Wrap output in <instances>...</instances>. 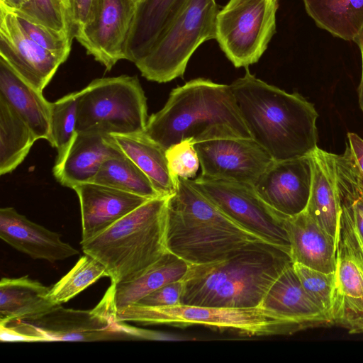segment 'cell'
Instances as JSON below:
<instances>
[{"label": "cell", "instance_id": "24", "mask_svg": "<svg viewBox=\"0 0 363 363\" xmlns=\"http://www.w3.org/2000/svg\"><path fill=\"white\" fill-rule=\"evenodd\" d=\"M0 98L30 128L37 140L50 141L51 103L0 57Z\"/></svg>", "mask_w": 363, "mask_h": 363}, {"label": "cell", "instance_id": "28", "mask_svg": "<svg viewBox=\"0 0 363 363\" xmlns=\"http://www.w3.org/2000/svg\"><path fill=\"white\" fill-rule=\"evenodd\" d=\"M308 16L320 28L352 40L363 26V0H303Z\"/></svg>", "mask_w": 363, "mask_h": 363}, {"label": "cell", "instance_id": "21", "mask_svg": "<svg viewBox=\"0 0 363 363\" xmlns=\"http://www.w3.org/2000/svg\"><path fill=\"white\" fill-rule=\"evenodd\" d=\"M284 224L293 263L327 273L335 271L337 241L306 211L286 218Z\"/></svg>", "mask_w": 363, "mask_h": 363}, {"label": "cell", "instance_id": "13", "mask_svg": "<svg viewBox=\"0 0 363 363\" xmlns=\"http://www.w3.org/2000/svg\"><path fill=\"white\" fill-rule=\"evenodd\" d=\"M201 176L254 185L274 161L252 138L220 136L194 143Z\"/></svg>", "mask_w": 363, "mask_h": 363}, {"label": "cell", "instance_id": "31", "mask_svg": "<svg viewBox=\"0 0 363 363\" xmlns=\"http://www.w3.org/2000/svg\"><path fill=\"white\" fill-rule=\"evenodd\" d=\"M102 277H108L105 266L84 253L75 265L50 287L48 298L55 306H61Z\"/></svg>", "mask_w": 363, "mask_h": 363}, {"label": "cell", "instance_id": "9", "mask_svg": "<svg viewBox=\"0 0 363 363\" xmlns=\"http://www.w3.org/2000/svg\"><path fill=\"white\" fill-rule=\"evenodd\" d=\"M216 0H189L148 53L135 65L150 81L166 83L183 77L199 45L216 39Z\"/></svg>", "mask_w": 363, "mask_h": 363}, {"label": "cell", "instance_id": "39", "mask_svg": "<svg viewBox=\"0 0 363 363\" xmlns=\"http://www.w3.org/2000/svg\"><path fill=\"white\" fill-rule=\"evenodd\" d=\"M345 152L363 182V139L354 133H349Z\"/></svg>", "mask_w": 363, "mask_h": 363}, {"label": "cell", "instance_id": "15", "mask_svg": "<svg viewBox=\"0 0 363 363\" xmlns=\"http://www.w3.org/2000/svg\"><path fill=\"white\" fill-rule=\"evenodd\" d=\"M0 57L30 85L42 92L60 65L62 57L35 43L16 16L0 6Z\"/></svg>", "mask_w": 363, "mask_h": 363}, {"label": "cell", "instance_id": "1", "mask_svg": "<svg viewBox=\"0 0 363 363\" xmlns=\"http://www.w3.org/2000/svg\"><path fill=\"white\" fill-rule=\"evenodd\" d=\"M230 86L252 138L274 161L306 156L318 147V114L301 95L257 78L248 67Z\"/></svg>", "mask_w": 363, "mask_h": 363}, {"label": "cell", "instance_id": "20", "mask_svg": "<svg viewBox=\"0 0 363 363\" xmlns=\"http://www.w3.org/2000/svg\"><path fill=\"white\" fill-rule=\"evenodd\" d=\"M260 306L298 324L303 330L333 325L304 291L293 264L274 281Z\"/></svg>", "mask_w": 363, "mask_h": 363}, {"label": "cell", "instance_id": "30", "mask_svg": "<svg viewBox=\"0 0 363 363\" xmlns=\"http://www.w3.org/2000/svg\"><path fill=\"white\" fill-rule=\"evenodd\" d=\"M91 182L147 199L162 196L146 174L124 153L106 160Z\"/></svg>", "mask_w": 363, "mask_h": 363}, {"label": "cell", "instance_id": "40", "mask_svg": "<svg viewBox=\"0 0 363 363\" xmlns=\"http://www.w3.org/2000/svg\"><path fill=\"white\" fill-rule=\"evenodd\" d=\"M359 47L362 55V76L357 89L358 101L361 110L363 111V26L352 40Z\"/></svg>", "mask_w": 363, "mask_h": 363}, {"label": "cell", "instance_id": "3", "mask_svg": "<svg viewBox=\"0 0 363 363\" xmlns=\"http://www.w3.org/2000/svg\"><path fill=\"white\" fill-rule=\"evenodd\" d=\"M145 134L165 150L187 138H252L230 85L205 78L172 89L164 107L147 120Z\"/></svg>", "mask_w": 363, "mask_h": 363}, {"label": "cell", "instance_id": "14", "mask_svg": "<svg viewBox=\"0 0 363 363\" xmlns=\"http://www.w3.org/2000/svg\"><path fill=\"white\" fill-rule=\"evenodd\" d=\"M135 4L134 0H99L93 20L74 36L87 54L108 71L125 60Z\"/></svg>", "mask_w": 363, "mask_h": 363}, {"label": "cell", "instance_id": "19", "mask_svg": "<svg viewBox=\"0 0 363 363\" xmlns=\"http://www.w3.org/2000/svg\"><path fill=\"white\" fill-rule=\"evenodd\" d=\"M123 153L112 135L96 131L77 132L63 162L53 167L62 186L91 182L103 163Z\"/></svg>", "mask_w": 363, "mask_h": 363}, {"label": "cell", "instance_id": "5", "mask_svg": "<svg viewBox=\"0 0 363 363\" xmlns=\"http://www.w3.org/2000/svg\"><path fill=\"white\" fill-rule=\"evenodd\" d=\"M168 198L149 199L101 233L80 242L84 253L105 266L111 284L137 279L167 252Z\"/></svg>", "mask_w": 363, "mask_h": 363}, {"label": "cell", "instance_id": "12", "mask_svg": "<svg viewBox=\"0 0 363 363\" xmlns=\"http://www.w3.org/2000/svg\"><path fill=\"white\" fill-rule=\"evenodd\" d=\"M340 210L332 320L350 333H363V239L349 214Z\"/></svg>", "mask_w": 363, "mask_h": 363}, {"label": "cell", "instance_id": "41", "mask_svg": "<svg viewBox=\"0 0 363 363\" xmlns=\"http://www.w3.org/2000/svg\"><path fill=\"white\" fill-rule=\"evenodd\" d=\"M28 0H0V6L9 11L20 9Z\"/></svg>", "mask_w": 363, "mask_h": 363}, {"label": "cell", "instance_id": "4", "mask_svg": "<svg viewBox=\"0 0 363 363\" xmlns=\"http://www.w3.org/2000/svg\"><path fill=\"white\" fill-rule=\"evenodd\" d=\"M261 240L224 214L189 179L177 177L176 191L167 204V251L189 265L202 264Z\"/></svg>", "mask_w": 363, "mask_h": 363}, {"label": "cell", "instance_id": "17", "mask_svg": "<svg viewBox=\"0 0 363 363\" xmlns=\"http://www.w3.org/2000/svg\"><path fill=\"white\" fill-rule=\"evenodd\" d=\"M82 216V240L101 233L151 199L108 186L86 182L74 186Z\"/></svg>", "mask_w": 363, "mask_h": 363}, {"label": "cell", "instance_id": "6", "mask_svg": "<svg viewBox=\"0 0 363 363\" xmlns=\"http://www.w3.org/2000/svg\"><path fill=\"white\" fill-rule=\"evenodd\" d=\"M119 322L186 328L206 327L245 337L291 335L303 330L298 324L261 306L224 308L178 304L147 307L133 304L115 311Z\"/></svg>", "mask_w": 363, "mask_h": 363}, {"label": "cell", "instance_id": "43", "mask_svg": "<svg viewBox=\"0 0 363 363\" xmlns=\"http://www.w3.org/2000/svg\"><path fill=\"white\" fill-rule=\"evenodd\" d=\"M134 1H135V2H138V1H140V0H134Z\"/></svg>", "mask_w": 363, "mask_h": 363}, {"label": "cell", "instance_id": "16", "mask_svg": "<svg viewBox=\"0 0 363 363\" xmlns=\"http://www.w3.org/2000/svg\"><path fill=\"white\" fill-rule=\"evenodd\" d=\"M313 164L311 154L273 161L253 185L259 197L284 218L306 209L311 193Z\"/></svg>", "mask_w": 363, "mask_h": 363}, {"label": "cell", "instance_id": "42", "mask_svg": "<svg viewBox=\"0 0 363 363\" xmlns=\"http://www.w3.org/2000/svg\"><path fill=\"white\" fill-rule=\"evenodd\" d=\"M60 1H61L64 4V5L65 6V7L67 10V12H68V0H60Z\"/></svg>", "mask_w": 363, "mask_h": 363}, {"label": "cell", "instance_id": "37", "mask_svg": "<svg viewBox=\"0 0 363 363\" xmlns=\"http://www.w3.org/2000/svg\"><path fill=\"white\" fill-rule=\"evenodd\" d=\"M182 290V280L170 282L153 291L134 304L147 307L178 305L180 303Z\"/></svg>", "mask_w": 363, "mask_h": 363}, {"label": "cell", "instance_id": "2", "mask_svg": "<svg viewBox=\"0 0 363 363\" xmlns=\"http://www.w3.org/2000/svg\"><path fill=\"white\" fill-rule=\"evenodd\" d=\"M291 255L265 241L246 245L225 257L189 265L182 279L180 304L224 308L260 306Z\"/></svg>", "mask_w": 363, "mask_h": 363}, {"label": "cell", "instance_id": "22", "mask_svg": "<svg viewBox=\"0 0 363 363\" xmlns=\"http://www.w3.org/2000/svg\"><path fill=\"white\" fill-rule=\"evenodd\" d=\"M189 0H140L125 48V60L133 63L143 58L182 11Z\"/></svg>", "mask_w": 363, "mask_h": 363}, {"label": "cell", "instance_id": "33", "mask_svg": "<svg viewBox=\"0 0 363 363\" xmlns=\"http://www.w3.org/2000/svg\"><path fill=\"white\" fill-rule=\"evenodd\" d=\"M11 12L74 38L67 10L60 0H28L20 9Z\"/></svg>", "mask_w": 363, "mask_h": 363}, {"label": "cell", "instance_id": "25", "mask_svg": "<svg viewBox=\"0 0 363 363\" xmlns=\"http://www.w3.org/2000/svg\"><path fill=\"white\" fill-rule=\"evenodd\" d=\"M50 287L28 276L0 281V324L41 316L58 306L48 298Z\"/></svg>", "mask_w": 363, "mask_h": 363}, {"label": "cell", "instance_id": "23", "mask_svg": "<svg viewBox=\"0 0 363 363\" xmlns=\"http://www.w3.org/2000/svg\"><path fill=\"white\" fill-rule=\"evenodd\" d=\"M311 156L313 177L305 211L337 241L341 210L337 187L335 154L318 147Z\"/></svg>", "mask_w": 363, "mask_h": 363}, {"label": "cell", "instance_id": "27", "mask_svg": "<svg viewBox=\"0 0 363 363\" xmlns=\"http://www.w3.org/2000/svg\"><path fill=\"white\" fill-rule=\"evenodd\" d=\"M189 266L185 261L167 251L137 279L111 284L115 311L135 303L167 284L182 280Z\"/></svg>", "mask_w": 363, "mask_h": 363}, {"label": "cell", "instance_id": "11", "mask_svg": "<svg viewBox=\"0 0 363 363\" xmlns=\"http://www.w3.org/2000/svg\"><path fill=\"white\" fill-rule=\"evenodd\" d=\"M189 181L236 223L291 255L290 242L284 224L286 218L270 208L252 185L206 178L200 174Z\"/></svg>", "mask_w": 363, "mask_h": 363}, {"label": "cell", "instance_id": "8", "mask_svg": "<svg viewBox=\"0 0 363 363\" xmlns=\"http://www.w3.org/2000/svg\"><path fill=\"white\" fill-rule=\"evenodd\" d=\"M147 99L135 76L96 79L79 91L77 132H145Z\"/></svg>", "mask_w": 363, "mask_h": 363}, {"label": "cell", "instance_id": "26", "mask_svg": "<svg viewBox=\"0 0 363 363\" xmlns=\"http://www.w3.org/2000/svg\"><path fill=\"white\" fill-rule=\"evenodd\" d=\"M122 152L150 179L162 196H170L177 187L166 158V150L145 132L112 135Z\"/></svg>", "mask_w": 363, "mask_h": 363}, {"label": "cell", "instance_id": "32", "mask_svg": "<svg viewBox=\"0 0 363 363\" xmlns=\"http://www.w3.org/2000/svg\"><path fill=\"white\" fill-rule=\"evenodd\" d=\"M78 95L72 92L51 103L50 143L57 152L54 167L63 162L77 135Z\"/></svg>", "mask_w": 363, "mask_h": 363}, {"label": "cell", "instance_id": "35", "mask_svg": "<svg viewBox=\"0 0 363 363\" xmlns=\"http://www.w3.org/2000/svg\"><path fill=\"white\" fill-rule=\"evenodd\" d=\"M16 16L26 33L35 43L66 61L74 38L71 35L33 23L23 16Z\"/></svg>", "mask_w": 363, "mask_h": 363}, {"label": "cell", "instance_id": "34", "mask_svg": "<svg viewBox=\"0 0 363 363\" xmlns=\"http://www.w3.org/2000/svg\"><path fill=\"white\" fill-rule=\"evenodd\" d=\"M293 267L304 291L332 320L334 272H323L297 262L293 263Z\"/></svg>", "mask_w": 363, "mask_h": 363}, {"label": "cell", "instance_id": "38", "mask_svg": "<svg viewBox=\"0 0 363 363\" xmlns=\"http://www.w3.org/2000/svg\"><path fill=\"white\" fill-rule=\"evenodd\" d=\"M99 0H68V14L74 38L94 18Z\"/></svg>", "mask_w": 363, "mask_h": 363}, {"label": "cell", "instance_id": "18", "mask_svg": "<svg viewBox=\"0 0 363 363\" xmlns=\"http://www.w3.org/2000/svg\"><path fill=\"white\" fill-rule=\"evenodd\" d=\"M0 238L33 259L50 262L64 260L79 251L61 240V235L38 225L12 207L0 209Z\"/></svg>", "mask_w": 363, "mask_h": 363}, {"label": "cell", "instance_id": "7", "mask_svg": "<svg viewBox=\"0 0 363 363\" xmlns=\"http://www.w3.org/2000/svg\"><path fill=\"white\" fill-rule=\"evenodd\" d=\"M0 325L2 342L95 341L122 336L145 338L147 334L146 330L116 320L111 287L92 310L58 306L36 318L16 320Z\"/></svg>", "mask_w": 363, "mask_h": 363}, {"label": "cell", "instance_id": "36", "mask_svg": "<svg viewBox=\"0 0 363 363\" xmlns=\"http://www.w3.org/2000/svg\"><path fill=\"white\" fill-rule=\"evenodd\" d=\"M169 170L174 179L194 178L200 160L192 138L183 140L169 147L165 152Z\"/></svg>", "mask_w": 363, "mask_h": 363}, {"label": "cell", "instance_id": "10", "mask_svg": "<svg viewBox=\"0 0 363 363\" xmlns=\"http://www.w3.org/2000/svg\"><path fill=\"white\" fill-rule=\"evenodd\" d=\"M279 0H230L218 11L216 40L235 67L258 62L276 33Z\"/></svg>", "mask_w": 363, "mask_h": 363}, {"label": "cell", "instance_id": "29", "mask_svg": "<svg viewBox=\"0 0 363 363\" xmlns=\"http://www.w3.org/2000/svg\"><path fill=\"white\" fill-rule=\"evenodd\" d=\"M37 140L18 114L0 98V174L13 171Z\"/></svg>", "mask_w": 363, "mask_h": 363}]
</instances>
